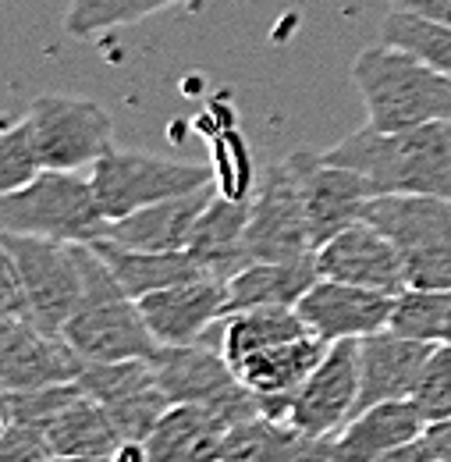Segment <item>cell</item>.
I'll use <instances>...</instances> for the list:
<instances>
[{
  "label": "cell",
  "instance_id": "14",
  "mask_svg": "<svg viewBox=\"0 0 451 462\" xmlns=\"http://www.w3.org/2000/svg\"><path fill=\"white\" fill-rule=\"evenodd\" d=\"M86 359L57 331L25 317H0V388L25 392L78 381Z\"/></svg>",
  "mask_w": 451,
  "mask_h": 462
},
{
  "label": "cell",
  "instance_id": "30",
  "mask_svg": "<svg viewBox=\"0 0 451 462\" xmlns=\"http://www.w3.org/2000/svg\"><path fill=\"white\" fill-rule=\"evenodd\" d=\"M178 0H71L64 14V32L75 40H89L121 25H135Z\"/></svg>",
  "mask_w": 451,
  "mask_h": 462
},
{
  "label": "cell",
  "instance_id": "3",
  "mask_svg": "<svg viewBox=\"0 0 451 462\" xmlns=\"http://www.w3.org/2000/svg\"><path fill=\"white\" fill-rule=\"evenodd\" d=\"M75 249L82 267V299L64 324V338L86 363L150 359L161 342L150 335L139 299L124 291L107 260L89 242H78Z\"/></svg>",
  "mask_w": 451,
  "mask_h": 462
},
{
  "label": "cell",
  "instance_id": "7",
  "mask_svg": "<svg viewBox=\"0 0 451 462\" xmlns=\"http://www.w3.org/2000/svg\"><path fill=\"white\" fill-rule=\"evenodd\" d=\"M0 249L18 267V278H22L25 299H29V320H36L47 331L64 335V324L82 299V267H78L75 242L4 231Z\"/></svg>",
  "mask_w": 451,
  "mask_h": 462
},
{
  "label": "cell",
  "instance_id": "35",
  "mask_svg": "<svg viewBox=\"0 0 451 462\" xmlns=\"http://www.w3.org/2000/svg\"><path fill=\"white\" fill-rule=\"evenodd\" d=\"M391 4L395 7H409V11H419V14H430V18L451 25V0H391Z\"/></svg>",
  "mask_w": 451,
  "mask_h": 462
},
{
  "label": "cell",
  "instance_id": "23",
  "mask_svg": "<svg viewBox=\"0 0 451 462\" xmlns=\"http://www.w3.org/2000/svg\"><path fill=\"white\" fill-rule=\"evenodd\" d=\"M317 253L306 260H256L227 282V313L263 310V306H299V299L317 285Z\"/></svg>",
  "mask_w": 451,
  "mask_h": 462
},
{
  "label": "cell",
  "instance_id": "22",
  "mask_svg": "<svg viewBox=\"0 0 451 462\" xmlns=\"http://www.w3.org/2000/svg\"><path fill=\"white\" fill-rule=\"evenodd\" d=\"M245 225H249V196L217 192L210 199V207L199 214L196 228L189 235V245H185L203 274L231 282L242 267H249Z\"/></svg>",
  "mask_w": 451,
  "mask_h": 462
},
{
  "label": "cell",
  "instance_id": "9",
  "mask_svg": "<svg viewBox=\"0 0 451 462\" xmlns=\"http://www.w3.org/2000/svg\"><path fill=\"white\" fill-rule=\"evenodd\" d=\"M245 253L256 260H306L317 253L309 217L299 196V181L288 161L271 164L260 174L249 196V225H245Z\"/></svg>",
  "mask_w": 451,
  "mask_h": 462
},
{
  "label": "cell",
  "instance_id": "29",
  "mask_svg": "<svg viewBox=\"0 0 451 462\" xmlns=\"http://www.w3.org/2000/svg\"><path fill=\"white\" fill-rule=\"evenodd\" d=\"M391 328L430 346L451 342V289H405L395 299Z\"/></svg>",
  "mask_w": 451,
  "mask_h": 462
},
{
  "label": "cell",
  "instance_id": "32",
  "mask_svg": "<svg viewBox=\"0 0 451 462\" xmlns=\"http://www.w3.org/2000/svg\"><path fill=\"white\" fill-rule=\"evenodd\" d=\"M412 399L423 409L427 423L451 416V342L434 346L430 359H427V370L419 377V388H416Z\"/></svg>",
  "mask_w": 451,
  "mask_h": 462
},
{
  "label": "cell",
  "instance_id": "24",
  "mask_svg": "<svg viewBox=\"0 0 451 462\" xmlns=\"http://www.w3.org/2000/svg\"><path fill=\"white\" fill-rule=\"evenodd\" d=\"M47 441H51L54 459L75 462L117 459V448L124 445V438L114 427L111 412L89 392H82V384H78V395L51 420Z\"/></svg>",
  "mask_w": 451,
  "mask_h": 462
},
{
  "label": "cell",
  "instance_id": "15",
  "mask_svg": "<svg viewBox=\"0 0 451 462\" xmlns=\"http://www.w3.org/2000/svg\"><path fill=\"white\" fill-rule=\"evenodd\" d=\"M317 271L320 278H335L345 285L388 291V295H401L409 289L405 263L391 245V238L366 217L348 225L317 249Z\"/></svg>",
  "mask_w": 451,
  "mask_h": 462
},
{
  "label": "cell",
  "instance_id": "10",
  "mask_svg": "<svg viewBox=\"0 0 451 462\" xmlns=\"http://www.w3.org/2000/svg\"><path fill=\"white\" fill-rule=\"evenodd\" d=\"M150 363L170 405H227L245 416L260 412L256 395L242 384V377L227 363L225 348L207 338L185 346H161L150 356Z\"/></svg>",
  "mask_w": 451,
  "mask_h": 462
},
{
  "label": "cell",
  "instance_id": "1",
  "mask_svg": "<svg viewBox=\"0 0 451 462\" xmlns=\"http://www.w3.org/2000/svg\"><path fill=\"white\" fill-rule=\"evenodd\" d=\"M324 157L363 174L373 196L398 192L451 199V117L401 132H377L373 125H363L338 146L324 150Z\"/></svg>",
  "mask_w": 451,
  "mask_h": 462
},
{
  "label": "cell",
  "instance_id": "5",
  "mask_svg": "<svg viewBox=\"0 0 451 462\" xmlns=\"http://www.w3.org/2000/svg\"><path fill=\"white\" fill-rule=\"evenodd\" d=\"M363 217L391 238L409 289H451V199L373 196Z\"/></svg>",
  "mask_w": 451,
  "mask_h": 462
},
{
  "label": "cell",
  "instance_id": "19",
  "mask_svg": "<svg viewBox=\"0 0 451 462\" xmlns=\"http://www.w3.org/2000/svg\"><path fill=\"white\" fill-rule=\"evenodd\" d=\"M324 356H327V342L324 338L302 335V338H291V342H281V346L263 348V352L242 359L235 366V374L256 395L263 416L288 420L295 392L306 384V377L320 366Z\"/></svg>",
  "mask_w": 451,
  "mask_h": 462
},
{
  "label": "cell",
  "instance_id": "34",
  "mask_svg": "<svg viewBox=\"0 0 451 462\" xmlns=\"http://www.w3.org/2000/svg\"><path fill=\"white\" fill-rule=\"evenodd\" d=\"M0 317H25L29 320V299H25V285L18 278L14 260L0 249Z\"/></svg>",
  "mask_w": 451,
  "mask_h": 462
},
{
  "label": "cell",
  "instance_id": "11",
  "mask_svg": "<svg viewBox=\"0 0 451 462\" xmlns=\"http://www.w3.org/2000/svg\"><path fill=\"white\" fill-rule=\"evenodd\" d=\"M359 412V338L331 342L320 366L295 392L288 423L309 441H335Z\"/></svg>",
  "mask_w": 451,
  "mask_h": 462
},
{
  "label": "cell",
  "instance_id": "26",
  "mask_svg": "<svg viewBox=\"0 0 451 462\" xmlns=\"http://www.w3.org/2000/svg\"><path fill=\"white\" fill-rule=\"evenodd\" d=\"M114 271V278L124 285L132 299H143L150 291H161L178 282L199 278V263L189 256V249H174V253H150V249H128L114 238H97L89 242Z\"/></svg>",
  "mask_w": 451,
  "mask_h": 462
},
{
  "label": "cell",
  "instance_id": "8",
  "mask_svg": "<svg viewBox=\"0 0 451 462\" xmlns=\"http://www.w3.org/2000/svg\"><path fill=\"white\" fill-rule=\"evenodd\" d=\"M43 168L86 171L114 146V121L97 100L43 93L29 104Z\"/></svg>",
  "mask_w": 451,
  "mask_h": 462
},
{
  "label": "cell",
  "instance_id": "33",
  "mask_svg": "<svg viewBox=\"0 0 451 462\" xmlns=\"http://www.w3.org/2000/svg\"><path fill=\"white\" fill-rule=\"evenodd\" d=\"M409 459L451 462V416L427 423V430H423V434H419L412 445L398 448L395 456H391V462H409Z\"/></svg>",
  "mask_w": 451,
  "mask_h": 462
},
{
  "label": "cell",
  "instance_id": "28",
  "mask_svg": "<svg viewBox=\"0 0 451 462\" xmlns=\"http://www.w3.org/2000/svg\"><path fill=\"white\" fill-rule=\"evenodd\" d=\"M381 40L395 43L401 51L416 54L419 60H427L430 68H437L441 75L451 79V25L437 22L430 14L409 11V7H395L388 11V18L381 22Z\"/></svg>",
  "mask_w": 451,
  "mask_h": 462
},
{
  "label": "cell",
  "instance_id": "27",
  "mask_svg": "<svg viewBox=\"0 0 451 462\" xmlns=\"http://www.w3.org/2000/svg\"><path fill=\"white\" fill-rule=\"evenodd\" d=\"M309 335V328L302 324L299 310L291 306H263V310H238L227 313L221 324V348H225L227 363L238 366L242 359L274 348L291 338Z\"/></svg>",
  "mask_w": 451,
  "mask_h": 462
},
{
  "label": "cell",
  "instance_id": "20",
  "mask_svg": "<svg viewBox=\"0 0 451 462\" xmlns=\"http://www.w3.org/2000/svg\"><path fill=\"white\" fill-rule=\"evenodd\" d=\"M427 430V416L416 399H388L359 409L331 445V459H391Z\"/></svg>",
  "mask_w": 451,
  "mask_h": 462
},
{
  "label": "cell",
  "instance_id": "2",
  "mask_svg": "<svg viewBox=\"0 0 451 462\" xmlns=\"http://www.w3.org/2000/svg\"><path fill=\"white\" fill-rule=\"evenodd\" d=\"M352 82L363 97L366 125L401 132L451 117V79L427 60L381 40L352 60Z\"/></svg>",
  "mask_w": 451,
  "mask_h": 462
},
{
  "label": "cell",
  "instance_id": "16",
  "mask_svg": "<svg viewBox=\"0 0 451 462\" xmlns=\"http://www.w3.org/2000/svg\"><path fill=\"white\" fill-rule=\"evenodd\" d=\"M395 299L388 291L359 289V285H345L335 278H317V285L299 299V317L309 328V335L331 342L345 338H366L373 331L391 328V313H395Z\"/></svg>",
  "mask_w": 451,
  "mask_h": 462
},
{
  "label": "cell",
  "instance_id": "13",
  "mask_svg": "<svg viewBox=\"0 0 451 462\" xmlns=\"http://www.w3.org/2000/svg\"><path fill=\"white\" fill-rule=\"evenodd\" d=\"M284 161H288V168L299 181V196H302L317 249L348 225L363 221L366 203L373 199L370 181L363 174L345 168V164H335V161H327L324 153H313V150H295Z\"/></svg>",
  "mask_w": 451,
  "mask_h": 462
},
{
  "label": "cell",
  "instance_id": "18",
  "mask_svg": "<svg viewBox=\"0 0 451 462\" xmlns=\"http://www.w3.org/2000/svg\"><path fill=\"white\" fill-rule=\"evenodd\" d=\"M434 346L398 335L395 328L359 338V409L388 399H412Z\"/></svg>",
  "mask_w": 451,
  "mask_h": 462
},
{
  "label": "cell",
  "instance_id": "6",
  "mask_svg": "<svg viewBox=\"0 0 451 462\" xmlns=\"http://www.w3.org/2000/svg\"><path fill=\"white\" fill-rule=\"evenodd\" d=\"M89 178H93L100 210L111 221L214 181L210 168H203V164L168 161V157H153V153H132V150H117V146H111L89 168Z\"/></svg>",
  "mask_w": 451,
  "mask_h": 462
},
{
  "label": "cell",
  "instance_id": "4",
  "mask_svg": "<svg viewBox=\"0 0 451 462\" xmlns=\"http://www.w3.org/2000/svg\"><path fill=\"white\" fill-rule=\"evenodd\" d=\"M0 228L78 245L104 238L111 231V217L100 210L93 178L43 168L29 185L0 192Z\"/></svg>",
  "mask_w": 451,
  "mask_h": 462
},
{
  "label": "cell",
  "instance_id": "31",
  "mask_svg": "<svg viewBox=\"0 0 451 462\" xmlns=\"http://www.w3.org/2000/svg\"><path fill=\"white\" fill-rule=\"evenodd\" d=\"M40 171H43V157L36 146L32 121L25 115L0 132V192H14L29 185Z\"/></svg>",
  "mask_w": 451,
  "mask_h": 462
},
{
  "label": "cell",
  "instance_id": "21",
  "mask_svg": "<svg viewBox=\"0 0 451 462\" xmlns=\"http://www.w3.org/2000/svg\"><path fill=\"white\" fill-rule=\"evenodd\" d=\"M217 196V185H203L192 189L185 196H170L161 203H150L143 210H132L128 217L111 221V231L104 238H114L128 249H150V253H174L189 245V235L196 228L199 214L210 207V199Z\"/></svg>",
  "mask_w": 451,
  "mask_h": 462
},
{
  "label": "cell",
  "instance_id": "17",
  "mask_svg": "<svg viewBox=\"0 0 451 462\" xmlns=\"http://www.w3.org/2000/svg\"><path fill=\"white\" fill-rule=\"evenodd\" d=\"M143 320L161 346L199 342L217 320L227 317V282L199 274L139 299Z\"/></svg>",
  "mask_w": 451,
  "mask_h": 462
},
{
  "label": "cell",
  "instance_id": "12",
  "mask_svg": "<svg viewBox=\"0 0 451 462\" xmlns=\"http://www.w3.org/2000/svg\"><path fill=\"white\" fill-rule=\"evenodd\" d=\"M78 384L111 412L114 427L124 441L146 445L161 416L170 409V399L164 395L150 359L86 363L78 374Z\"/></svg>",
  "mask_w": 451,
  "mask_h": 462
},
{
  "label": "cell",
  "instance_id": "25",
  "mask_svg": "<svg viewBox=\"0 0 451 462\" xmlns=\"http://www.w3.org/2000/svg\"><path fill=\"white\" fill-rule=\"evenodd\" d=\"M227 430L231 423L210 405H170L150 434L146 452L150 459H221Z\"/></svg>",
  "mask_w": 451,
  "mask_h": 462
}]
</instances>
